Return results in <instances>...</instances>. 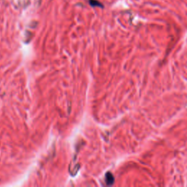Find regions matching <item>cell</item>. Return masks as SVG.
Segmentation results:
<instances>
[{
    "label": "cell",
    "instance_id": "cell-1",
    "mask_svg": "<svg viewBox=\"0 0 187 187\" xmlns=\"http://www.w3.org/2000/svg\"><path fill=\"white\" fill-rule=\"evenodd\" d=\"M89 4L91 5V6H97V7H101V8L103 7V5H102L99 2L97 1V0H89Z\"/></svg>",
    "mask_w": 187,
    "mask_h": 187
}]
</instances>
